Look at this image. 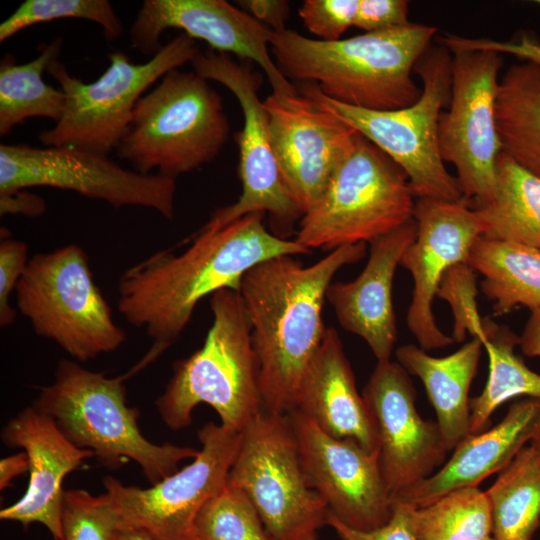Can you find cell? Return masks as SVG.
<instances>
[{"label": "cell", "mask_w": 540, "mask_h": 540, "mask_svg": "<svg viewBox=\"0 0 540 540\" xmlns=\"http://www.w3.org/2000/svg\"><path fill=\"white\" fill-rule=\"evenodd\" d=\"M63 38L56 37L44 44L33 60L16 64L8 55L0 64V136L29 118L43 117L57 122L64 110L65 95L61 89L47 84L44 71L59 59Z\"/></svg>", "instance_id": "obj_29"}, {"label": "cell", "mask_w": 540, "mask_h": 540, "mask_svg": "<svg viewBox=\"0 0 540 540\" xmlns=\"http://www.w3.org/2000/svg\"><path fill=\"white\" fill-rule=\"evenodd\" d=\"M476 272L462 262L451 267L442 278L436 296L449 303L453 314L452 338L462 342L466 335L485 338V320L481 319L476 303Z\"/></svg>", "instance_id": "obj_36"}, {"label": "cell", "mask_w": 540, "mask_h": 540, "mask_svg": "<svg viewBox=\"0 0 540 540\" xmlns=\"http://www.w3.org/2000/svg\"><path fill=\"white\" fill-rule=\"evenodd\" d=\"M83 19L103 28L108 41L118 39L122 22L108 0H26L0 25V42L32 25L57 19Z\"/></svg>", "instance_id": "obj_34"}, {"label": "cell", "mask_w": 540, "mask_h": 540, "mask_svg": "<svg viewBox=\"0 0 540 540\" xmlns=\"http://www.w3.org/2000/svg\"><path fill=\"white\" fill-rule=\"evenodd\" d=\"M518 345L526 356L540 357V309L531 311Z\"/></svg>", "instance_id": "obj_44"}, {"label": "cell", "mask_w": 540, "mask_h": 540, "mask_svg": "<svg viewBox=\"0 0 540 540\" xmlns=\"http://www.w3.org/2000/svg\"><path fill=\"white\" fill-rule=\"evenodd\" d=\"M193 38L182 33L142 64L122 51L108 54L109 66L93 82L71 75L54 60L47 72L65 95L61 118L40 133L46 147H71L108 156L128 133L134 108L142 94L158 79L178 69L199 53Z\"/></svg>", "instance_id": "obj_9"}, {"label": "cell", "mask_w": 540, "mask_h": 540, "mask_svg": "<svg viewBox=\"0 0 540 540\" xmlns=\"http://www.w3.org/2000/svg\"><path fill=\"white\" fill-rule=\"evenodd\" d=\"M124 377L110 378L63 359L54 382L41 389L34 406L50 416L75 446L91 450L101 464L116 469L129 460L153 485L193 459L198 450L154 444L138 426L139 410L127 405Z\"/></svg>", "instance_id": "obj_5"}, {"label": "cell", "mask_w": 540, "mask_h": 540, "mask_svg": "<svg viewBox=\"0 0 540 540\" xmlns=\"http://www.w3.org/2000/svg\"><path fill=\"white\" fill-rule=\"evenodd\" d=\"M495 540H532L540 527V457L530 444L485 491Z\"/></svg>", "instance_id": "obj_30"}, {"label": "cell", "mask_w": 540, "mask_h": 540, "mask_svg": "<svg viewBox=\"0 0 540 540\" xmlns=\"http://www.w3.org/2000/svg\"><path fill=\"white\" fill-rule=\"evenodd\" d=\"M194 540H274L246 493L227 481L198 512Z\"/></svg>", "instance_id": "obj_33"}, {"label": "cell", "mask_w": 540, "mask_h": 540, "mask_svg": "<svg viewBox=\"0 0 540 540\" xmlns=\"http://www.w3.org/2000/svg\"><path fill=\"white\" fill-rule=\"evenodd\" d=\"M391 495L433 474L449 451L437 422L424 420L408 372L391 360L377 362L362 391Z\"/></svg>", "instance_id": "obj_17"}, {"label": "cell", "mask_w": 540, "mask_h": 540, "mask_svg": "<svg viewBox=\"0 0 540 540\" xmlns=\"http://www.w3.org/2000/svg\"><path fill=\"white\" fill-rule=\"evenodd\" d=\"M26 471H28V457L24 451L1 459L0 490L9 487L13 479Z\"/></svg>", "instance_id": "obj_45"}, {"label": "cell", "mask_w": 540, "mask_h": 540, "mask_svg": "<svg viewBox=\"0 0 540 540\" xmlns=\"http://www.w3.org/2000/svg\"><path fill=\"white\" fill-rule=\"evenodd\" d=\"M62 527L64 540H114L122 526L106 492L73 489L64 492Z\"/></svg>", "instance_id": "obj_35"}, {"label": "cell", "mask_w": 540, "mask_h": 540, "mask_svg": "<svg viewBox=\"0 0 540 540\" xmlns=\"http://www.w3.org/2000/svg\"><path fill=\"white\" fill-rule=\"evenodd\" d=\"M537 451L539 457H540V437L534 439L533 441H531L530 443Z\"/></svg>", "instance_id": "obj_47"}, {"label": "cell", "mask_w": 540, "mask_h": 540, "mask_svg": "<svg viewBox=\"0 0 540 540\" xmlns=\"http://www.w3.org/2000/svg\"><path fill=\"white\" fill-rule=\"evenodd\" d=\"M436 32L434 26L410 23L322 41L286 29L272 31L270 49L288 80L315 83L325 96L346 105L396 110L421 96L411 72Z\"/></svg>", "instance_id": "obj_3"}, {"label": "cell", "mask_w": 540, "mask_h": 540, "mask_svg": "<svg viewBox=\"0 0 540 540\" xmlns=\"http://www.w3.org/2000/svg\"><path fill=\"white\" fill-rule=\"evenodd\" d=\"M366 243L336 248L304 266L292 256L265 260L245 273L240 295L260 368L264 411L286 414L327 328L326 292L339 269L364 258Z\"/></svg>", "instance_id": "obj_2"}, {"label": "cell", "mask_w": 540, "mask_h": 540, "mask_svg": "<svg viewBox=\"0 0 540 540\" xmlns=\"http://www.w3.org/2000/svg\"><path fill=\"white\" fill-rule=\"evenodd\" d=\"M286 416L307 482L324 500L329 514L357 530L384 525L392 513V495L378 451L369 452L350 438L330 436L294 408Z\"/></svg>", "instance_id": "obj_16"}, {"label": "cell", "mask_w": 540, "mask_h": 540, "mask_svg": "<svg viewBox=\"0 0 540 540\" xmlns=\"http://www.w3.org/2000/svg\"><path fill=\"white\" fill-rule=\"evenodd\" d=\"M46 203L40 196L18 190L11 193L0 194V214H22L37 217L45 213Z\"/></svg>", "instance_id": "obj_43"}, {"label": "cell", "mask_w": 540, "mask_h": 540, "mask_svg": "<svg viewBox=\"0 0 540 540\" xmlns=\"http://www.w3.org/2000/svg\"><path fill=\"white\" fill-rule=\"evenodd\" d=\"M452 52L451 99L439 119V149L443 161L456 168L464 199L478 207L493 199L497 185L502 147L495 104L502 59L490 50Z\"/></svg>", "instance_id": "obj_13"}, {"label": "cell", "mask_w": 540, "mask_h": 540, "mask_svg": "<svg viewBox=\"0 0 540 540\" xmlns=\"http://www.w3.org/2000/svg\"><path fill=\"white\" fill-rule=\"evenodd\" d=\"M212 324L201 348L173 367L157 411L173 431L192 424L199 404L213 408L226 428L241 432L263 409L260 368L240 292L211 295Z\"/></svg>", "instance_id": "obj_4"}, {"label": "cell", "mask_w": 540, "mask_h": 540, "mask_svg": "<svg viewBox=\"0 0 540 540\" xmlns=\"http://www.w3.org/2000/svg\"><path fill=\"white\" fill-rule=\"evenodd\" d=\"M414 507L392 498L390 519L371 530L353 529L328 514L327 525L343 540H417L412 523Z\"/></svg>", "instance_id": "obj_39"}, {"label": "cell", "mask_w": 540, "mask_h": 540, "mask_svg": "<svg viewBox=\"0 0 540 540\" xmlns=\"http://www.w3.org/2000/svg\"><path fill=\"white\" fill-rule=\"evenodd\" d=\"M228 480L250 498L274 540H319L329 510L307 482L286 414L263 410L241 431Z\"/></svg>", "instance_id": "obj_11"}, {"label": "cell", "mask_w": 540, "mask_h": 540, "mask_svg": "<svg viewBox=\"0 0 540 540\" xmlns=\"http://www.w3.org/2000/svg\"><path fill=\"white\" fill-rule=\"evenodd\" d=\"M483 237L520 243L540 251V176L501 152L493 199L472 207Z\"/></svg>", "instance_id": "obj_28"}, {"label": "cell", "mask_w": 540, "mask_h": 540, "mask_svg": "<svg viewBox=\"0 0 540 540\" xmlns=\"http://www.w3.org/2000/svg\"><path fill=\"white\" fill-rule=\"evenodd\" d=\"M39 186L174 217L175 179L128 170L107 156L77 148L1 144L0 194Z\"/></svg>", "instance_id": "obj_15"}, {"label": "cell", "mask_w": 540, "mask_h": 540, "mask_svg": "<svg viewBox=\"0 0 540 540\" xmlns=\"http://www.w3.org/2000/svg\"><path fill=\"white\" fill-rule=\"evenodd\" d=\"M416 235L417 222L413 218L372 241L367 264L357 278L350 282H332L326 292V300L340 325L361 337L377 362L391 360L397 338L393 279Z\"/></svg>", "instance_id": "obj_22"}, {"label": "cell", "mask_w": 540, "mask_h": 540, "mask_svg": "<svg viewBox=\"0 0 540 540\" xmlns=\"http://www.w3.org/2000/svg\"><path fill=\"white\" fill-rule=\"evenodd\" d=\"M15 293L34 332L80 362L113 352L126 339L77 244L31 257Z\"/></svg>", "instance_id": "obj_10"}, {"label": "cell", "mask_w": 540, "mask_h": 540, "mask_svg": "<svg viewBox=\"0 0 540 540\" xmlns=\"http://www.w3.org/2000/svg\"><path fill=\"white\" fill-rule=\"evenodd\" d=\"M482 540H495V539L492 536H490V537L482 539Z\"/></svg>", "instance_id": "obj_48"}, {"label": "cell", "mask_w": 540, "mask_h": 540, "mask_svg": "<svg viewBox=\"0 0 540 540\" xmlns=\"http://www.w3.org/2000/svg\"><path fill=\"white\" fill-rule=\"evenodd\" d=\"M201 449L193 461L148 488L103 480L121 526L144 531L155 540H194L195 518L227 483L241 432L208 422L198 432Z\"/></svg>", "instance_id": "obj_14"}, {"label": "cell", "mask_w": 540, "mask_h": 540, "mask_svg": "<svg viewBox=\"0 0 540 540\" xmlns=\"http://www.w3.org/2000/svg\"><path fill=\"white\" fill-rule=\"evenodd\" d=\"M495 118L502 152L540 176V66L514 64L499 81Z\"/></svg>", "instance_id": "obj_27"}, {"label": "cell", "mask_w": 540, "mask_h": 540, "mask_svg": "<svg viewBox=\"0 0 540 540\" xmlns=\"http://www.w3.org/2000/svg\"><path fill=\"white\" fill-rule=\"evenodd\" d=\"M540 7V0L535 2Z\"/></svg>", "instance_id": "obj_49"}, {"label": "cell", "mask_w": 540, "mask_h": 540, "mask_svg": "<svg viewBox=\"0 0 540 540\" xmlns=\"http://www.w3.org/2000/svg\"><path fill=\"white\" fill-rule=\"evenodd\" d=\"M403 169L358 132L325 190L302 216L296 240L312 250L371 243L413 219Z\"/></svg>", "instance_id": "obj_8"}, {"label": "cell", "mask_w": 540, "mask_h": 540, "mask_svg": "<svg viewBox=\"0 0 540 540\" xmlns=\"http://www.w3.org/2000/svg\"><path fill=\"white\" fill-rule=\"evenodd\" d=\"M9 448H21L28 457L29 483L24 495L1 509L0 519L44 525L54 540H64L62 508L66 475L95 456L70 442L55 421L34 405L10 419L1 432Z\"/></svg>", "instance_id": "obj_21"}, {"label": "cell", "mask_w": 540, "mask_h": 540, "mask_svg": "<svg viewBox=\"0 0 540 540\" xmlns=\"http://www.w3.org/2000/svg\"><path fill=\"white\" fill-rule=\"evenodd\" d=\"M482 343L489 360V374L482 392L470 399V434L485 431L492 413L507 400L523 395L540 399V374L515 354L519 337L509 328L485 320Z\"/></svg>", "instance_id": "obj_31"}, {"label": "cell", "mask_w": 540, "mask_h": 540, "mask_svg": "<svg viewBox=\"0 0 540 540\" xmlns=\"http://www.w3.org/2000/svg\"><path fill=\"white\" fill-rule=\"evenodd\" d=\"M482 349L481 340L472 338L444 357L431 356L413 344L403 345L395 352L398 363L422 381L449 451L470 434L468 393Z\"/></svg>", "instance_id": "obj_25"}, {"label": "cell", "mask_w": 540, "mask_h": 540, "mask_svg": "<svg viewBox=\"0 0 540 540\" xmlns=\"http://www.w3.org/2000/svg\"><path fill=\"white\" fill-rule=\"evenodd\" d=\"M296 409L325 433L350 438L369 452L378 451L377 439L354 374L336 329H326L322 342L298 386Z\"/></svg>", "instance_id": "obj_24"}, {"label": "cell", "mask_w": 540, "mask_h": 540, "mask_svg": "<svg viewBox=\"0 0 540 540\" xmlns=\"http://www.w3.org/2000/svg\"><path fill=\"white\" fill-rule=\"evenodd\" d=\"M230 124L221 96L197 73H167L137 102L118 156L135 171L176 179L213 161Z\"/></svg>", "instance_id": "obj_7"}, {"label": "cell", "mask_w": 540, "mask_h": 540, "mask_svg": "<svg viewBox=\"0 0 540 540\" xmlns=\"http://www.w3.org/2000/svg\"><path fill=\"white\" fill-rule=\"evenodd\" d=\"M359 0H306L299 8L306 28L322 41H337L354 26Z\"/></svg>", "instance_id": "obj_37"}, {"label": "cell", "mask_w": 540, "mask_h": 540, "mask_svg": "<svg viewBox=\"0 0 540 540\" xmlns=\"http://www.w3.org/2000/svg\"><path fill=\"white\" fill-rule=\"evenodd\" d=\"M243 10L248 11L258 21L269 24L273 32L286 30L285 22L289 14V4L280 0H249L238 1Z\"/></svg>", "instance_id": "obj_42"}, {"label": "cell", "mask_w": 540, "mask_h": 540, "mask_svg": "<svg viewBox=\"0 0 540 540\" xmlns=\"http://www.w3.org/2000/svg\"><path fill=\"white\" fill-rule=\"evenodd\" d=\"M272 148L283 183L304 215L319 199L358 131L298 94L264 100Z\"/></svg>", "instance_id": "obj_19"}, {"label": "cell", "mask_w": 540, "mask_h": 540, "mask_svg": "<svg viewBox=\"0 0 540 540\" xmlns=\"http://www.w3.org/2000/svg\"><path fill=\"white\" fill-rule=\"evenodd\" d=\"M417 540H482L492 535L491 507L478 486L451 491L412 509Z\"/></svg>", "instance_id": "obj_32"}, {"label": "cell", "mask_w": 540, "mask_h": 540, "mask_svg": "<svg viewBox=\"0 0 540 540\" xmlns=\"http://www.w3.org/2000/svg\"><path fill=\"white\" fill-rule=\"evenodd\" d=\"M191 64L195 73L221 83L235 95L244 118L243 128L235 135L242 193L235 203L215 211L200 230H217L245 215L267 212L274 234L288 239L303 214L283 183L272 148L267 111L258 97L262 76L213 50L199 52Z\"/></svg>", "instance_id": "obj_12"}, {"label": "cell", "mask_w": 540, "mask_h": 540, "mask_svg": "<svg viewBox=\"0 0 540 540\" xmlns=\"http://www.w3.org/2000/svg\"><path fill=\"white\" fill-rule=\"evenodd\" d=\"M114 540H155L153 537L145 533L144 531L121 527Z\"/></svg>", "instance_id": "obj_46"}, {"label": "cell", "mask_w": 540, "mask_h": 540, "mask_svg": "<svg viewBox=\"0 0 540 540\" xmlns=\"http://www.w3.org/2000/svg\"><path fill=\"white\" fill-rule=\"evenodd\" d=\"M264 216L251 213L217 230H198L180 255L156 252L124 271L118 310L154 341L143 364L181 335L202 298L222 289L239 292L245 273L265 260L311 253L296 239L270 233Z\"/></svg>", "instance_id": "obj_1"}, {"label": "cell", "mask_w": 540, "mask_h": 540, "mask_svg": "<svg viewBox=\"0 0 540 540\" xmlns=\"http://www.w3.org/2000/svg\"><path fill=\"white\" fill-rule=\"evenodd\" d=\"M468 265L483 279L482 293L493 302L495 316L518 306L540 309V251L511 241L479 237Z\"/></svg>", "instance_id": "obj_26"}, {"label": "cell", "mask_w": 540, "mask_h": 540, "mask_svg": "<svg viewBox=\"0 0 540 540\" xmlns=\"http://www.w3.org/2000/svg\"><path fill=\"white\" fill-rule=\"evenodd\" d=\"M1 235L0 242V326L8 327L16 319V310L10 305V296L22 277L28 259L26 243Z\"/></svg>", "instance_id": "obj_38"}, {"label": "cell", "mask_w": 540, "mask_h": 540, "mask_svg": "<svg viewBox=\"0 0 540 540\" xmlns=\"http://www.w3.org/2000/svg\"><path fill=\"white\" fill-rule=\"evenodd\" d=\"M408 24V1L359 0L354 26L365 32L385 31Z\"/></svg>", "instance_id": "obj_41"}, {"label": "cell", "mask_w": 540, "mask_h": 540, "mask_svg": "<svg viewBox=\"0 0 540 540\" xmlns=\"http://www.w3.org/2000/svg\"><path fill=\"white\" fill-rule=\"evenodd\" d=\"M538 437L540 399L516 401L496 426L469 434L437 472L392 498L420 508L451 491L478 486L488 476L503 470L527 442Z\"/></svg>", "instance_id": "obj_23"}, {"label": "cell", "mask_w": 540, "mask_h": 540, "mask_svg": "<svg viewBox=\"0 0 540 540\" xmlns=\"http://www.w3.org/2000/svg\"><path fill=\"white\" fill-rule=\"evenodd\" d=\"M413 218L417 235L400 262L413 279L406 322L422 349H440L454 340L435 321L434 298L447 271L467 262L473 244L483 235V225L467 201L421 198L415 203Z\"/></svg>", "instance_id": "obj_20"}, {"label": "cell", "mask_w": 540, "mask_h": 540, "mask_svg": "<svg viewBox=\"0 0 540 540\" xmlns=\"http://www.w3.org/2000/svg\"><path fill=\"white\" fill-rule=\"evenodd\" d=\"M423 91L413 104L396 110H368L325 96L315 83L298 89L320 106L353 127L387 154L406 173L418 199L466 201L458 180L446 169L438 140L442 109L449 105L452 87L450 50L428 47L413 69Z\"/></svg>", "instance_id": "obj_6"}, {"label": "cell", "mask_w": 540, "mask_h": 540, "mask_svg": "<svg viewBox=\"0 0 540 540\" xmlns=\"http://www.w3.org/2000/svg\"><path fill=\"white\" fill-rule=\"evenodd\" d=\"M439 45L450 51L458 49L490 50L515 55L540 66V42L528 34L516 41H496L487 38H467L446 34L438 38Z\"/></svg>", "instance_id": "obj_40"}, {"label": "cell", "mask_w": 540, "mask_h": 540, "mask_svg": "<svg viewBox=\"0 0 540 540\" xmlns=\"http://www.w3.org/2000/svg\"><path fill=\"white\" fill-rule=\"evenodd\" d=\"M168 29L182 30L219 53L254 61L276 98L298 94L269 54L272 30L244 10L224 0H145L130 28L131 47L152 57L163 47L160 37Z\"/></svg>", "instance_id": "obj_18"}]
</instances>
